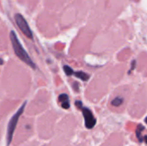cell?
Segmentation results:
<instances>
[{"instance_id":"3957f363","label":"cell","mask_w":147,"mask_h":146,"mask_svg":"<svg viewBox=\"0 0 147 146\" xmlns=\"http://www.w3.org/2000/svg\"><path fill=\"white\" fill-rule=\"evenodd\" d=\"M15 20H16V22L18 28L23 33V34L26 37H28L29 39H32L33 38V33H32V31H31L26 19L21 14H16L15 15Z\"/></svg>"},{"instance_id":"8fae6325","label":"cell","mask_w":147,"mask_h":146,"mask_svg":"<svg viewBox=\"0 0 147 146\" xmlns=\"http://www.w3.org/2000/svg\"><path fill=\"white\" fill-rule=\"evenodd\" d=\"M73 88H74V89H75V91H78V83H74V84H73Z\"/></svg>"},{"instance_id":"4fadbf2b","label":"cell","mask_w":147,"mask_h":146,"mask_svg":"<svg viewBox=\"0 0 147 146\" xmlns=\"http://www.w3.org/2000/svg\"><path fill=\"white\" fill-rule=\"evenodd\" d=\"M3 60L2 59H0V65H3Z\"/></svg>"},{"instance_id":"7c38bea8","label":"cell","mask_w":147,"mask_h":146,"mask_svg":"<svg viewBox=\"0 0 147 146\" xmlns=\"http://www.w3.org/2000/svg\"><path fill=\"white\" fill-rule=\"evenodd\" d=\"M143 141H145L147 144V135H145V136L143 137Z\"/></svg>"},{"instance_id":"ba28073f","label":"cell","mask_w":147,"mask_h":146,"mask_svg":"<svg viewBox=\"0 0 147 146\" xmlns=\"http://www.w3.org/2000/svg\"><path fill=\"white\" fill-rule=\"evenodd\" d=\"M123 102H124L123 98L118 96V97H115V98L112 101V105H113L114 107H120V106L123 103Z\"/></svg>"},{"instance_id":"52a82bcc","label":"cell","mask_w":147,"mask_h":146,"mask_svg":"<svg viewBox=\"0 0 147 146\" xmlns=\"http://www.w3.org/2000/svg\"><path fill=\"white\" fill-rule=\"evenodd\" d=\"M145 130V127L142 126V125H140L139 126H138V128H137V130H136V136H137V138H138V139L140 141V142H142L143 141V136H142V132Z\"/></svg>"},{"instance_id":"277c9868","label":"cell","mask_w":147,"mask_h":146,"mask_svg":"<svg viewBox=\"0 0 147 146\" xmlns=\"http://www.w3.org/2000/svg\"><path fill=\"white\" fill-rule=\"evenodd\" d=\"M80 109L82 110V113H83V115H84V120H85V126L88 129L93 128L95 126L96 123V120L94 117L92 112L89 108H84V107H82Z\"/></svg>"},{"instance_id":"8992f818","label":"cell","mask_w":147,"mask_h":146,"mask_svg":"<svg viewBox=\"0 0 147 146\" xmlns=\"http://www.w3.org/2000/svg\"><path fill=\"white\" fill-rule=\"evenodd\" d=\"M74 74H75V76H76L78 78H80V79L83 80V81H87V80L90 78V76H89L87 73L84 72V71H77V72H75Z\"/></svg>"},{"instance_id":"5bb4252c","label":"cell","mask_w":147,"mask_h":146,"mask_svg":"<svg viewBox=\"0 0 147 146\" xmlns=\"http://www.w3.org/2000/svg\"><path fill=\"white\" fill-rule=\"evenodd\" d=\"M146 124H147V117H146Z\"/></svg>"},{"instance_id":"30bf717a","label":"cell","mask_w":147,"mask_h":146,"mask_svg":"<svg viewBox=\"0 0 147 146\" xmlns=\"http://www.w3.org/2000/svg\"><path fill=\"white\" fill-rule=\"evenodd\" d=\"M75 105H76L77 108H79V109L83 107V103H82V102H80V101H77V102H75Z\"/></svg>"},{"instance_id":"7a4b0ae2","label":"cell","mask_w":147,"mask_h":146,"mask_svg":"<svg viewBox=\"0 0 147 146\" xmlns=\"http://www.w3.org/2000/svg\"><path fill=\"white\" fill-rule=\"evenodd\" d=\"M27 105V102H24L22 103V105L20 107V108L16 111V113L11 117L9 124H8V129H7V136H6V140H7V145H9L11 141H12V139H13V135H14V133H15V130L16 128V126H17V123H18V120L21 117V115L22 114L24 109H25V107Z\"/></svg>"},{"instance_id":"5b68a950","label":"cell","mask_w":147,"mask_h":146,"mask_svg":"<svg viewBox=\"0 0 147 146\" xmlns=\"http://www.w3.org/2000/svg\"><path fill=\"white\" fill-rule=\"evenodd\" d=\"M59 101L61 103V106L65 109H68L70 108V102H69V96L66 94H61L59 96Z\"/></svg>"},{"instance_id":"6da1fadb","label":"cell","mask_w":147,"mask_h":146,"mask_svg":"<svg viewBox=\"0 0 147 146\" xmlns=\"http://www.w3.org/2000/svg\"><path fill=\"white\" fill-rule=\"evenodd\" d=\"M9 38H10V41H11V44H12V47H13V50H14L16 55L21 60H22L25 64H27L28 65H29L31 68L35 69L36 67H35L34 63L33 62V60L31 59V58L28 56V54L27 53V52L24 50V48L22 46L20 40H18L17 35H16V34L15 31H13V30L10 31Z\"/></svg>"},{"instance_id":"9c48e42d","label":"cell","mask_w":147,"mask_h":146,"mask_svg":"<svg viewBox=\"0 0 147 146\" xmlns=\"http://www.w3.org/2000/svg\"><path fill=\"white\" fill-rule=\"evenodd\" d=\"M64 71H65V73L67 76H71L72 74H74L73 70H72L70 66H68V65H65V66H64Z\"/></svg>"}]
</instances>
